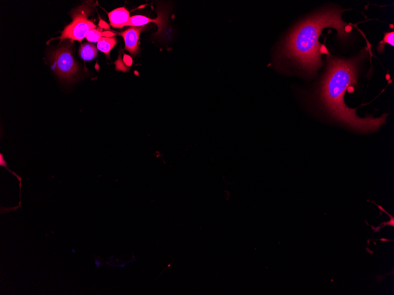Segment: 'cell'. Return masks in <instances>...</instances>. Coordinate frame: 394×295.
Segmentation results:
<instances>
[{"instance_id":"cell-1","label":"cell","mask_w":394,"mask_h":295,"mask_svg":"<svg viewBox=\"0 0 394 295\" xmlns=\"http://www.w3.org/2000/svg\"><path fill=\"white\" fill-rule=\"evenodd\" d=\"M358 59H328L327 70L320 86V98L325 109L335 120L359 132H372L385 123L387 115L361 118L344 101L346 91L357 82Z\"/></svg>"},{"instance_id":"cell-2","label":"cell","mask_w":394,"mask_h":295,"mask_svg":"<svg viewBox=\"0 0 394 295\" xmlns=\"http://www.w3.org/2000/svg\"><path fill=\"white\" fill-rule=\"evenodd\" d=\"M343 10L330 9L313 14L293 28L283 47L284 55L309 74L323 65L321 44L319 38L327 27L334 28L339 37L349 36L351 27L342 19Z\"/></svg>"},{"instance_id":"cell-3","label":"cell","mask_w":394,"mask_h":295,"mask_svg":"<svg viewBox=\"0 0 394 295\" xmlns=\"http://www.w3.org/2000/svg\"><path fill=\"white\" fill-rule=\"evenodd\" d=\"M51 59L56 73L60 77L69 78L78 71L70 47L64 46L52 54Z\"/></svg>"},{"instance_id":"cell-4","label":"cell","mask_w":394,"mask_h":295,"mask_svg":"<svg viewBox=\"0 0 394 295\" xmlns=\"http://www.w3.org/2000/svg\"><path fill=\"white\" fill-rule=\"evenodd\" d=\"M73 18L72 23L64 28L60 37L61 41L66 39L82 41V39L87 37L89 31L96 28L95 24L87 19L85 12L75 14Z\"/></svg>"},{"instance_id":"cell-5","label":"cell","mask_w":394,"mask_h":295,"mask_svg":"<svg viewBox=\"0 0 394 295\" xmlns=\"http://www.w3.org/2000/svg\"><path fill=\"white\" fill-rule=\"evenodd\" d=\"M143 29L144 26L131 27L121 34L124 39L125 49L133 55L137 54L139 50L138 41Z\"/></svg>"},{"instance_id":"cell-6","label":"cell","mask_w":394,"mask_h":295,"mask_svg":"<svg viewBox=\"0 0 394 295\" xmlns=\"http://www.w3.org/2000/svg\"><path fill=\"white\" fill-rule=\"evenodd\" d=\"M108 16L111 26L114 28H123L126 26L131 18L130 12L121 7L108 13Z\"/></svg>"},{"instance_id":"cell-7","label":"cell","mask_w":394,"mask_h":295,"mask_svg":"<svg viewBox=\"0 0 394 295\" xmlns=\"http://www.w3.org/2000/svg\"><path fill=\"white\" fill-rule=\"evenodd\" d=\"M164 21L161 16L156 19H151L144 16H134L131 17L127 26L142 27L148 23H154L156 24L159 27V29H161V27L163 26Z\"/></svg>"},{"instance_id":"cell-8","label":"cell","mask_w":394,"mask_h":295,"mask_svg":"<svg viewBox=\"0 0 394 295\" xmlns=\"http://www.w3.org/2000/svg\"><path fill=\"white\" fill-rule=\"evenodd\" d=\"M80 55L81 58L85 61L94 60L98 55V48L91 43H85L81 46Z\"/></svg>"},{"instance_id":"cell-9","label":"cell","mask_w":394,"mask_h":295,"mask_svg":"<svg viewBox=\"0 0 394 295\" xmlns=\"http://www.w3.org/2000/svg\"><path fill=\"white\" fill-rule=\"evenodd\" d=\"M116 43L115 38L102 37L98 42L97 48L100 52L108 56L111 50L116 46Z\"/></svg>"},{"instance_id":"cell-10","label":"cell","mask_w":394,"mask_h":295,"mask_svg":"<svg viewBox=\"0 0 394 295\" xmlns=\"http://www.w3.org/2000/svg\"><path fill=\"white\" fill-rule=\"evenodd\" d=\"M114 35V34L110 31L101 32L100 30L92 29L89 32L87 36V40L91 43H97L102 37H109Z\"/></svg>"},{"instance_id":"cell-11","label":"cell","mask_w":394,"mask_h":295,"mask_svg":"<svg viewBox=\"0 0 394 295\" xmlns=\"http://www.w3.org/2000/svg\"><path fill=\"white\" fill-rule=\"evenodd\" d=\"M393 39H394L393 31L390 32V33H386L385 34L384 39H383L382 41L379 43V46L378 47V50L379 52L382 53L383 52V51H384L385 49V45L386 44H388L393 47L394 46Z\"/></svg>"},{"instance_id":"cell-12","label":"cell","mask_w":394,"mask_h":295,"mask_svg":"<svg viewBox=\"0 0 394 295\" xmlns=\"http://www.w3.org/2000/svg\"><path fill=\"white\" fill-rule=\"evenodd\" d=\"M380 240H381V241H389V240L385 239H380Z\"/></svg>"}]
</instances>
